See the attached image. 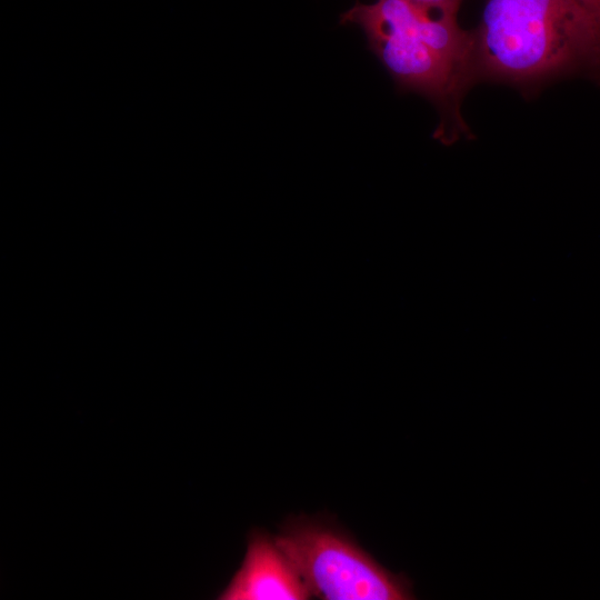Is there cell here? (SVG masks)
Wrapping results in <instances>:
<instances>
[{
  "mask_svg": "<svg viewBox=\"0 0 600 600\" xmlns=\"http://www.w3.org/2000/svg\"><path fill=\"white\" fill-rule=\"evenodd\" d=\"M458 8L410 0L356 3L340 16L366 34L368 49L400 91L428 99L440 122L433 133L443 144L471 138L461 114L462 98L474 82V33L462 29Z\"/></svg>",
  "mask_w": 600,
  "mask_h": 600,
  "instance_id": "obj_1",
  "label": "cell"
},
{
  "mask_svg": "<svg viewBox=\"0 0 600 600\" xmlns=\"http://www.w3.org/2000/svg\"><path fill=\"white\" fill-rule=\"evenodd\" d=\"M600 34V0H579Z\"/></svg>",
  "mask_w": 600,
  "mask_h": 600,
  "instance_id": "obj_5",
  "label": "cell"
},
{
  "mask_svg": "<svg viewBox=\"0 0 600 600\" xmlns=\"http://www.w3.org/2000/svg\"><path fill=\"white\" fill-rule=\"evenodd\" d=\"M311 593L274 538L252 530L244 559L220 600H304Z\"/></svg>",
  "mask_w": 600,
  "mask_h": 600,
  "instance_id": "obj_4",
  "label": "cell"
},
{
  "mask_svg": "<svg viewBox=\"0 0 600 600\" xmlns=\"http://www.w3.org/2000/svg\"><path fill=\"white\" fill-rule=\"evenodd\" d=\"M410 1L428 4V6L452 7V8H458V9L462 2V0H410Z\"/></svg>",
  "mask_w": 600,
  "mask_h": 600,
  "instance_id": "obj_6",
  "label": "cell"
},
{
  "mask_svg": "<svg viewBox=\"0 0 600 600\" xmlns=\"http://www.w3.org/2000/svg\"><path fill=\"white\" fill-rule=\"evenodd\" d=\"M277 546L311 596L326 600H410L412 584L382 567L341 529L316 518H289Z\"/></svg>",
  "mask_w": 600,
  "mask_h": 600,
  "instance_id": "obj_3",
  "label": "cell"
},
{
  "mask_svg": "<svg viewBox=\"0 0 600 600\" xmlns=\"http://www.w3.org/2000/svg\"><path fill=\"white\" fill-rule=\"evenodd\" d=\"M473 33L477 81L524 92L578 73L600 83V34L579 0H486Z\"/></svg>",
  "mask_w": 600,
  "mask_h": 600,
  "instance_id": "obj_2",
  "label": "cell"
}]
</instances>
